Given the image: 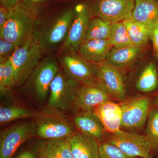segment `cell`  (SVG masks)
Segmentation results:
<instances>
[{
	"label": "cell",
	"mask_w": 158,
	"mask_h": 158,
	"mask_svg": "<svg viewBox=\"0 0 158 158\" xmlns=\"http://www.w3.org/2000/svg\"><path fill=\"white\" fill-rule=\"evenodd\" d=\"M155 102L156 105V107L158 108V94L156 97L155 99Z\"/></svg>",
	"instance_id": "cell-35"
},
{
	"label": "cell",
	"mask_w": 158,
	"mask_h": 158,
	"mask_svg": "<svg viewBox=\"0 0 158 158\" xmlns=\"http://www.w3.org/2000/svg\"><path fill=\"white\" fill-rule=\"evenodd\" d=\"M157 53V57H158V52H156Z\"/></svg>",
	"instance_id": "cell-37"
},
{
	"label": "cell",
	"mask_w": 158,
	"mask_h": 158,
	"mask_svg": "<svg viewBox=\"0 0 158 158\" xmlns=\"http://www.w3.org/2000/svg\"><path fill=\"white\" fill-rule=\"evenodd\" d=\"M79 85L59 69L50 88L49 105L60 110H65L73 106Z\"/></svg>",
	"instance_id": "cell-8"
},
{
	"label": "cell",
	"mask_w": 158,
	"mask_h": 158,
	"mask_svg": "<svg viewBox=\"0 0 158 158\" xmlns=\"http://www.w3.org/2000/svg\"><path fill=\"white\" fill-rule=\"evenodd\" d=\"M93 112L101 122L106 131L114 134L121 131V106L108 101L97 107Z\"/></svg>",
	"instance_id": "cell-15"
},
{
	"label": "cell",
	"mask_w": 158,
	"mask_h": 158,
	"mask_svg": "<svg viewBox=\"0 0 158 158\" xmlns=\"http://www.w3.org/2000/svg\"><path fill=\"white\" fill-rule=\"evenodd\" d=\"M73 158H99L98 140L84 133H74L69 137Z\"/></svg>",
	"instance_id": "cell-16"
},
{
	"label": "cell",
	"mask_w": 158,
	"mask_h": 158,
	"mask_svg": "<svg viewBox=\"0 0 158 158\" xmlns=\"http://www.w3.org/2000/svg\"><path fill=\"white\" fill-rule=\"evenodd\" d=\"M158 86L157 71L155 65L150 63L144 69L136 84L138 90L143 93L152 92Z\"/></svg>",
	"instance_id": "cell-23"
},
{
	"label": "cell",
	"mask_w": 158,
	"mask_h": 158,
	"mask_svg": "<svg viewBox=\"0 0 158 158\" xmlns=\"http://www.w3.org/2000/svg\"><path fill=\"white\" fill-rule=\"evenodd\" d=\"M107 141L116 145L130 156L153 158L152 148L145 135L121 130L111 134Z\"/></svg>",
	"instance_id": "cell-6"
},
{
	"label": "cell",
	"mask_w": 158,
	"mask_h": 158,
	"mask_svg": "<svg viewBox=\"0 0 158 158\" xmlns=\"http://www.w3.org/2000/svg\"><path fill=\"white\" fill-rule=\"evenodd\" d=\"M33 113L30 110L20 107L1 106L0 108V123L6 124L19 118L32 117Z\"/></svg>",
	"instance_id": "cell-28"
},
{
	"label": "cell",
	"mask_w": 158,
	"mask_h": 158,
	"mask_svg": "<svg viewBox=\"0 0 158 158\" xmlns=\"http://www.w3.org/2000/svg\"><path fill=\"white\" fill-rule=\"evenodd\" d=\"M98 84L106 91L110 98L123 100L126 96L123 77L118 69L106 61L94 64Z\"/></svg>",
	"instance_id": "cell-10"
},
{
	"label": "cell",
	"mask_w": 158,
	"mask_h": 158,
	"mask_svg": "<svg viewBox=\"0 0 158 158\" xmlns=\"http://www.w3.org/2000/svg\"><path fill=\"white\" fill-rule=\"evenodd\" d=\"M135 0H94L89 8L90 16L111 23L131 18Z\"/></svg>",
	"instance_id": "cell-5"
},
{
	"label": "cell",
	"mask_w": 158,
	"mask_h": 158,
	"mask_svg": "<svg viewBox=\"0 0 158 158\" xmlns=\"http://www.w3.org/2000/svg\"><path fill=\"white\" fill-rule=\"evenodd\" d=\"M20 0H1L3 5L9 11L19 3Z\"/></svg>",
	"instance_id": "cell-33"
},
{
	"label": "cell",
	"mask_w": 158,
	"mask_h": 158,
	"mask_svg": "<svg viewBox=\"0 0 158 158\" xmlns=\"http://www.w3.org/2000/svg\"><path fill=\"white\" fill-rule=\"evenodd\" d=\"M99 158H135L123 152L119 148L106 141L99 144Z\"/></svg>",
	"instance_id": "cell-29"
},
{
	"label": "cell",
	"mask_w": 158,
	"mask_h": 158,
	"mask_svg": "<svg viewBox=\"0 0 158 158\" xmlns=\"http://www.w3.org/2000/svg\"><path fill=\"white\" fill-rule=\"evenodd\" d=\"M154 1H156V2H158V0H154Z\"/></svg>",
	"instance_id": "cell-38"
},
{
	"label": "cell",
	"mask_w": 158,
	"mask_h": 158,
	"mask_svg": "<svg viewBox=\"0 0 158 158\" xmlns=\"http://www.w3.org/2000/svg\"><path fill=\"white\" fill-rule=\"evenodd\" d=\"M112 48L108 39L90 40H85L77 52L86 61L96 64L106 61Z\"/></svg>",
	"instance_id": "cell-17"
},
{
	"label": "cell",
	"mask_w": 158,
	"mask_h": 158,
	"mask_svg": "<svg viewBox=\"0 0 158 158\" xmlns=\"http://www.w3.org/2000/svg\"><path fill=\"white\" fill-rule=\"evenodd\" d=\"M43 52L34 37L18 46L10 59L15 70V86L23 85L28 80L40 63Z\"/></svg>",
	"instance_id": "cell-2"
},
{
	"label": "cell",
	"mask_w": 158,
	"mask_h": 158,
	"mask_svg": "<svg viewBox=\"0 0 158 158\" xmlns=\"http://www.w3.org/2000/svg\"><path fill=\"white\" fill-rule=\"evenodd\" d=\"M18 46L0 38V63L10 59Z\"/></svg>",
	"instance_id": "cell-30"
},
{
	"label": "cell",
	"mask_w": 158,
	"mask_h": 158,
	"mask_svg": "<svg viewBox=\"0 0 158 158\" xmlns=\"http://www.w3.org/2000/svg\"><path fill=\"white\" fill-rule=\"evenodd\" d=\"M74 9H69L46 26L41 31L34 32L33 37L39 43L43 53L51 50L67 37L75 17Z\"/></svg>",
	"instance_id": "cell-3"
},
{
	"label": "cell",
	"mask_w": 158,
	"mask_h": 158,
	"mask_svg": "<svg viewBox=\"0 0 158 158\" xmlns=\"http://www.w3.org/2000/svg\"><path fill=\"white\" fill-rule=\"evenodd\" d=\"M35 135L34 123H20L0 134V158H11L20 146Z\"/></svg>",
	"instance_id": "cell-9"
},
{
	"label": "cell",
	"mask_w": 158,
	"mask_h": 158,
	"mask_svg": "<svg viewBox=\"0 0 158 158\" xmlns=\"http://www.w3.org/2000/svg\"><path fill=\"white\" fill-rule=\"evenodd\" d=\"M9 11L4 7L1 5L0 7V30H2L5 25L9 16Z\"/></svg>",
	"instance_id": "cell-31"
},
{
	"label": "cell",
	"mask_w": 158,
	"mask_h": 158,
	"mask_svg": "<svg viewBox=\"0 0 158 158\" xmlns=\"http://www.w3.org/2000/svg\"><path fill=\"white\" fill-rule=\"evenodd\" d=\"M16 158H36V156L32 152L26 151L21 153Z\"/></svg>",
	"instance_id": "cell-34"
},
{
	"label": "cell",
	"mask_w": 158,
	"mask_h": 158,
	"mask_svg": "<svg viewBox=\"0 0 158 158\" xmlns=\"http://www.w3.org/2000/svg\"><path fill=\"white\" fill-rule=\"evenodd\" d=\"M36 23L34 9L19 2L9 11L8 19L0 30V38L20 46L33 38Z\"/></svg>",
	"instance_id": "cell-1"
},
{
	"label": "cell",
	"mask_w": 158,
	"mask_h": 158,
	"mask_svg": "<svg viewBox=\"0 0 158 158\" xmlns=\"http://www.w3.org/2000/svg\"><path fill=\"white\" fill-rule=\"evenodd\" d=\"M15 86V70L11 59L0 63V91L1 94L9 92Z\"/></svg>",
	"instance_id": "cell-26"
},
{
	"label": "cell",
	"mask_w": 158,
	"mask_h": 158,
	"mask_svg": "<svg viewBox=\"0 0 158 158\" xmlns=\"http://www.w3.org/2000/svg\"><path fill=\"white\" fill-rule=\"evenodd\" d=\"M73 121L82 133L98 141L104 137L106 131L93 111H83L74 118Z\"/></svg>",
	"instance_id": "cell-20"
},
{
	"label": "cell",
	"mask_w": 158,
	"mask_h": 158,
	"mask_svg": "<svg viewBox=\"0 0 158 158\" xmlns=\"http://www.w3.org/2000/svg\"><path fill=\"white\" fill-rule=\"evenodd\" d=\"M131 18L151 30L158 25V2L154 0H135Z\"/></svg>",
	"instance_id": "cell-19"
},
{
	"label": "cell",
	"mask_w": 158,
	"mask_h": 158,
	"mask_svg": "<svg viewBox=\"0 0 158 158\" xmlns=\"http://www.w3.org/2000/svg\"><path fill=\"white\" fill-rule=\"evenodd\" d=\"M121 127L130 130L143 127L148 120L150 101L148 97H141L121 105Z\"/></svg>",
	"instance_id": "cell-11"
},
{
	"label": "cell",
	"mask_w": 158,
	"mask_h": 158,
	"mask_svg": "<svg viewBox=\"0 0 158 158\" xmlns=\"http://www.w3.org/2000/svg\"><path fill=\"white\" fill-rule=\"evenodd\" d=\"M74 18L62 48L77 52L79 47L85 40L90 22L89 7L85 4L77 5L74 8Z\"/></svg>",
	"instance_id": "cell-12"
},
{
	"label": "cell",
	"mask_w": 158,
	"mask_h": 158,
	"mask_svg": "<svg viewBox=\"0 0 158 158\" xmlns=\"http://www.w3.org/2000/svg\"><path fill=\"white\" fill-rule=\"evenodd\" d=\"M68 138L40 142L37 148L38 158H73Z\"/></svg>",
	"instance_id": "cell-18"
},
{
	"label": "cell",
	"mask_w": 158,
	"mask_h": 158,
	"mask_svg": "<svg viewBox=\"0 0 158 158\" xmlns=\"http://www.w3.org/2000/svg\"><path fill=\"white\" fill-rule=\"evenodd\" d=\"M62 49L59 61L66 76L79 84L97 83L94 64L83 59L76 51Z\"/></svg>",
	"instance_id": "cell-4"
},
{
	"label": "cell",
	"mask_w": 158,
	"mask_h": 158,
	"mask_svg": "<svg viewBox=\"0 0 158 158\" xmlns=\"http://www.w3.org/2000/svg\"><path fill=\"white\" fill-rule=\"evenodd\" d=\"M150 39L156 52H158V25L151 30Z\"/></svg>",
	"instance_id": "cell-32"
},
{
	"label": "cell",
	"mask_w": 158,
	"mask_h": 158,
	"mask_svg": "<svg viewBox=\"0 0 158 158\" xmlns=\"http://www.w3.org/2000/svg\"><path fill=\"white\" fill-rule=\"evenodd\" d=\"M34 123L35 135L44 140L68 138L74 134L70 125L60 118L41 117Z\"/></svg>",
	"instance_id": "cell-14"
},
{
	"label": "cell",
	"mask_w": 158,
	"mask_h": 158,
	"mask_svg": "<svg viewBox=\"0 0 158 158\" xmlns=\"http://www.w3.org/2000/svg\"><path fill=\"white\" fill-rule=\"evenodd\" d=\"M142 48L131 45L121 48H112L108 54L106 61L118 69L128 66L136 59Z\"/></svg>",
	"instance_id": "cell-21"
},
{
	"label": "cell",
	"mask_w": 158,
	"mask_h": 158,
	"mask_svg": "<svg viewBox=\"0 0 158 158\" xmlns=\"http://www.w3.org/2000/svg\"><path fill=\"white\" fill-rule=\"evenodd\" d=\"M31 2L34 3L39 2H42V1H44V0H30Z\"/></svg>",
	"instance_id": "cell-36"
},
{
	"label": "cell",
	"mask_w": 158,
	"mask_h": 158,
	"mask_svg": "<svg viewBox=\"0 0 158 158\" xmlns=\"http://www.w3.org/2000/svg\"><path fill=\"white\" fill-rule=\"evenodd\" d=\"M108 40L112 47L115 48L133 45L123 22L112 23Z\"/></svg>",
	"instance_id": "cell-25"
},
{
	"label": "cell",
	"mask_w": 158,
	"mask_h": 158,
	"mask_svg": "<svg viewBox=\"0 0 158 158\" xmlns=\"http://www.w3.org/2000/svg\"><path fill=\"white\" fill-rule=\"evenodd\" d=\"M123 23L133 45L142 48L147 45L150 39L151 30L149 28L132 18L125 20Z\"/></svg>",
	"instance_id": "cell-22"
},
{
	"label": "cell",
	"mask_w": 158,
	"mask_h": 158,
	"mask_svg": "<svg viewBox=\"0 0 158 158\" xmlns=\"http://www.w3.org/2000/svg\"><path fill=\"white\" fill-rule=\"evenodd\" d=\"M59 69L56 60L47 57L40 62L29 77V87L38 100L43 101L47 98L51 84Z\"/></svg>",
	"instance_id": "cell-7"
},
{
	"label": "cell",
	"mask_w": 158,
	"mask_h": 158,
	"mask_svg": "<svg viewBox=\"0 0 158 158\" xmlns=\"http://www.w3.org/2000/svg\"><path fill=\"white\" fill-rule=\"evenodd\" d=\"M111 24L100 18L95 17L90 20L85 40L108 39Z\"/></svg>",
	"instance_id": "cell-24"
},
{
	"label": "cell",
	"mask_w": 158,
	"mask_h": 158,
	"mask_svg": "<svg viewBox=\"0 0 158 158\" xmlns=\"http://www.w3.org/2000/svg\"><path fill=\"white\" fill-rule=\"evenodd\" d=\"M110 98L98 83L82 84L77 89L73 106L82 112L93 111L99 105L110 101Z\"/></svg>",
	"instance_id": "cell-13"
},
{
	"label": "cell",
	"mask_w": 158,
	"mask_h": 158,
	"mask_svg": "<svg viewBox=\"0 0 158 158\" xmlns=\"http://www.w3.org/2000/svg\"><path fill=\"white\" fill-rule=\"evenodd\" d=\"M144 135L149 141L152 151H158V108L150 111Z\"/></svg>",
	"instance_id": "cell-27"
}]
</instances>
